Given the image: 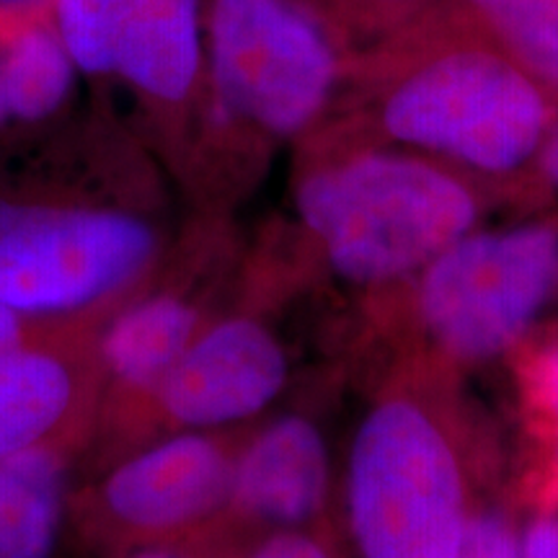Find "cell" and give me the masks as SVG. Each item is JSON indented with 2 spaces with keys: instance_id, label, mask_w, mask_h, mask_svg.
Masks as SVG:
<instances>
[{
  "instance_id": "cell-1",
  "label": "cell",
  "mask_w": 558,
  "mask_h": 558,
  "mask_svg": "<svg viewBox=\"0 0 558 558\" xmlns=\"http://www.w3.org/2000/svg\"><path fill=\"white\" fill-rule=\"evenodd\" d=\"M104 132L70 114L0 137V303L37 324L104 320L169 251L104 181Z\"/></svg>"
},
{
  "instance_id": "cell-2",
  "label": "cell",
  "mask_w": 558,
  "mask_h": 558,
  "mask_svg": "<svg viewBox=\"0 0 558 558\" xmlns=\"http://www.w3.org/2000/svg\"><path fill=\"white\" fill-rule=\"evenodd\" d=\"M295 202L329 269L357 288L418 275L478 220L463 181L399 153L320 166L300 181Z\"/></svg>"
},
{
  "instance_id": "cell-3",
  "label": "cell",
  "mask_w": 558,
  "mask_h": 558,
  "mask_svg": "<svg viewBox=\"0 0 558 558\" xmlns=\"http://www.w3.org/2000/svg\"><path fill=\"white\" fill-rule=\"evenodd\" d=\"M465 473L456 439L427 403L386 396L362 416L347 460L349 525L362 558H456Z\"/></svg>"
},
{
  "instance_id": "cell-4",
  "label": "cell",
  "mask_w": 558,
  "mask_h": 558,
  "mask_svg": "<svg viewBox=\"0 0 558 558\" xmlns=\"http://www.w3.org/2000/svg\"><path fill=\"white\" fill-rule=\"evenodd\" d=\"M556 290V228L471 230L418 271L416 316L442 357L484 365L525 337Z\"/></svg>"
},
{
  "instance_id": "cell-5",
  "label": "cell",
  "mask_w": 558,
  "mask_h": 558,
  "mask_svg": "<svg viewBox=\"0 0 558 558\" xmlns=\"http://www.w3.org/2000/svg\"><path fill=\"white\" fill-rule=\"evenodd\" d=\"M399 143L486 173L525 166L548 135V104L525 70L488 52H456L401 83L383 107Z\"/></svg>"
},
{
  "instance_id": "cell-6",
  "label": "cell",
  "mask_w": 558,
  "mask_h": 558,
  "mask_svg": "<svg viewBox=\"0 0 558 558\" xmlns=\"http://www.w3.org/2000/svg\"><path fill=\"white\" fill-rule=\"evenodd\" d=\"M205 78L222 122L295 135L316 120L337 81L329 41L290 0H213Z\"/></svg>"
},
{
  "instance_id": "cell-7",
  "label": "cell",
  "mask_w": 558,
  "mask_h": 558,
  "mask_svg": "<svg viewBox=\"0 0 558 558\" xmlns=\"http://www.w3.org/2000/svg\"><path fill=\"white\" fill-rule=\"evenodd\" d=\"M239 445L222 432H173L137 445L70 488L68 522L90 538L156 546L228 509Z\"/></svg>"
},
{
  "instance_id": "cell-8",
  "label": "cell",
  "mask_w": 558,
  "mask_h": 558,
  "mask_svg": "<svg viewBox=\"0 0 558 558\" xmlns=\"http://www.w3.org/2000/svg\"><path fill=\"white\" fill-rule=\"evenodd\" d=\"M52 19L81 78L128 88L171 122L205 78L202 0H52Z\"/></svg>"
},
{
  "instance_id": "cell-9",
  "label": "cell",
  "mask_w": 558,
  "mask_h": 558,
  "mask_svg": "<svg viewBox=\"0 0 558 558\" xmlns=\"http://www.w3.org/2000/svg\"><path fill=\"white\" fill-rule=\"evenodd\" d=\"M288 380V349L264 320L241 313L209 318L94 471L148 439L222 432L259 416Z\"/></svg>"
},
{
  "instance_id": "cell-10",
  "label": "cell",
  "mask_w": 558,
  "mask_h": 558,
  "mask_svg": "<svg viewBox=\"0 0 558 558\" xmlns=\"http://www.w3.org/2000/svg\"><path fill=\"white\" fill-rule=\"evenodd\" d=\"M202 264L192 251H166L163 262L124 300L99 331L101 409L86 456L90 469L143 409L209 316Z\"/></svg>"
},
{
  "instance_id": "cell-11",
  "label": "cell",
  "mask_w": 558,
  "mask_h": 558,
  "mask_svg": "<svg viewBox=\"0 0 558 558\" xmlns=\"http://www.w3.org/2000/svg\"><path fill=\"white\" fill-rule=\"evenodd\" d=\"M104 320L34 324L0 360V458L45 448L86 456L101 409Z\"/></svg>"
},
{
  "instance_id": "cell-12",
  "label": "cell",
  "mask_w": 558,
  "mask_h": 558,
  "mask_svg": "<svg viewBox=\"0 0 558 558\" xmlns=\"http://www.w3.org/2000/svg\"><path fill=\"white\" fill-rule=\"evenodd\" d=\"M329 486L331 456L318 424L279 416L235 450L228 507L271 525H300L320 512Z\"/></svg>"
},
{
  "instance_id": "cell-13",
  "label": "cell",
  "mask_w": 558,
  "mask_h": 558,
  "mask_svg": "<svg viewBox=\"0 0 558 558\" xmlns=\"http://www.w3.org/2000/svg\"><path fill=\"white\" fill-rule=\"evenodd\" d=\"M78 78L52 19V5L0 9V104L9 124L5 135L47 128L70 114Z\"/></svg>"
},
{
  "instance_id": "cell-14",
  "label": "cell",
  "mask_w": 558,
  "mask_h": 558,
  "mask_svg": "<svg viewBox=\"0 0 558 558\" xmlns=\"http://www.w3.org/2000/svg\"><path fill=\"white\" fill-rule=\"evenodd\" d=\"M81 456L45 448L0 458V558H52Z\"/></svg>"
},
{
  "instance_id": "cell-15",
  "label": "cell",
  "mask_w": 558,
  "mask_h": 558,
  "mask_svg": "<svg viewBox=\"0 0 558 558\" xmlns=\"http://www.w3.org/2000/svg\"><path fill=\"white\" fill-rule=\"evenodd\" d=\"M522 68L558 83V0H473Z\"/></svg>"
},
{
  "instance_id": "cell-16",
  "label": "cell",
  "mask_w": 558,
  "mask_h": 558,
  "mask_svg": "<svg viewBox=\"0 0 558 558\" xmlns=\"http://www.w3.org/2000/svg\"><path fill=\"white\" fill-rule=\"evenodd\" d=\"M456 558H520L512 527L501 514H471Z\"/></svg>"
},
{
  "instance_id": "cell-17",
  "label": "cell",
  "mask_w": 558,
  "mask_h": 558,
  "mask_svg": "<svg viewBox=\"0 0 558 558\" xmlns=\"http://www.w3.org/2000/svg\"><path fill=\"white\" fill-rule=\"evenodd\" d=\"M254 558H329V554L308 535L279 533L264 543Z\"/></svg>"
},
{
  "instance_id": "cell-18",
  "label": "cell",
  "mask_w": 558,
  "mask_h": 558,
  "mask_svg": "<svg viewBox=\"0 0 558 558\" xmlns=\"http://www.w3.org/2000/svg\"><path fill=\"white\" fill-rule=\"evenodd\" d=\"M520 558H558V518H543L527 530Z\"/></svg>"
},
{
  "instance_id": "cell-19",
  "label": "cell",
  "mask_w": 558,
  "mask_h": 558,
  "mask_svg": "<svg viewBox=\"0 0 558 558\" xmlns=\"http://www.w3.org/2000/svg\"><path fill=\"white\" fill-rule=\"evenodd\" d=\"M34 324H37V320L19 316L16 311L5 308V305L0 303V360H3L5 354L34 329Z\"/></svg>"
},
{
  "instance_id": "cell-20",
  "label": "cell",
  "mask_w": 558,
  "mask_h": 558,
  "mask_svg": "<svg viewBox=\"0 0 558 558\" xmlns=\"http://www.w3.org/2000/svg\"><path fill=\"white\" fill-rule=\"evenodd\" d=\"M543 171L558 186V130L543 143Z\"/></svg>"
},
{
  "instance_id": "cell-21",
  "label": "cell",
  "mask_w": 558,
  "mask_h": 558,
  "mask_svg": "<svg viewBox=\"0 0 558 558\" xmlns=\"http://www.w3.org/2000/svg\"><path fill=\"white\" fill-rule=\"evenodd\" d=\"M546 386H548L550 403H554V411H556V418H558V354H554V357H550V362H548Z\"/></svg>"
},
{
  "instance_id": "cell-22",
  "label": "cell",
  "mask_w": 558,
  "mask_h": 558,
  "mask_svg": "<svg viewBox=\"0 0 558 558\" xmlns=\"http://www.w3.org/2000/svg\"><path fill=\"white\" fill-rule=\"evenodd\" d=\"M128 558H181L179 554H173L169 548H158V546H143L137 550H132Z\"/></svg>"
},
{
  "instance_id": "cell-23",
  "label": "cell",
  "mask_w": 558,
  "mask_h": 558,
  "mask_svg": "<svg viewBox=\"0 0 558 558\" xmlns=\"http://www.w3.org/2000/svg\"><path fill=\"white\" fill-rule=\"evenodd\" d=\"M9 132V124H5V114H3V104H0V137Z\"/></svg>"
}]
</instances>
